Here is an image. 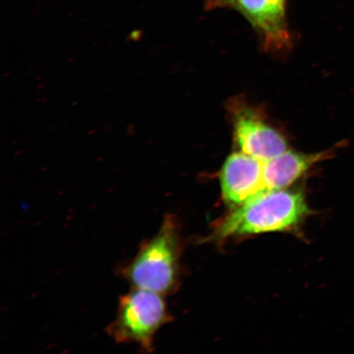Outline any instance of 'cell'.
Wrapping results in <instances>:
<instances>
[{
    "label": "cell",
    "mask_w": 354,
    "mask_h": 354,
    "mask_svg": "<svg viewBox=\"0 0 354 354\" xmlns=\"http://www.w3.org/2000/svg\"><path fill=\"white\" fill-rule=\"evenodd\" d=\"M162 296L132 288L119 299L116 317L107 333L118 344H135L143 353H151L155 335L171 320Z\"/></svg>",
    "instance_id": "cell-3"
},
{
    "label": "cell",
    "mask_w": 354,
    "mask_h": 354,
    "mask_svg": "<svg viewBox=\"0 0 354 354\" xmlns=\"http://www.w3.org/2000/svg\"><path fill=\"white\" fill-rule=\"evenodd\" d=\"M180 255L179 224L174 216L167 215L158 233L141 243L134 258L118 273L132 288L166 295L178 285Z\"/></svg>",
    "instance_id": "cell-2"
},
{
    "label": "cell",
    "mask_w": 354,
    "mask_h": 354,
    "mask_svg": "<svg viewBox=\"0 0 354 354\" xmlns=\"http://www.w3.org/2000/svg\"><path fill=\"white\" fill-rule=\"evenodd\" d=\"M335 149L326 151L305 153L288 149L279 156L263 162V176L267 192L290 187L307 171L332 157Z\"/></svg>",
    "instance_id": "cell-7"
},
{
    "label": "cell",
    "mask_w": 354,
    "mask_h": 354,
    "mask_svg": "<svg viewBox=\"0 0 354 354\" xmlns=\"http://www.w3.org/2000/svg\"><path fill=\"white\" fill-rule=\"evenodd\" d=\"M310 214L301 192L287 189L265 192L225 216L212 237L216 240L290 231Z\"/></svg>",
    "instance_id": "cell-1"
},
{
    "label": "cell",
    "mask_w": 354,
    "mask_h": 354,
    "mask_svg": "<svg viewBox=\"0 0 354 354\" xmlns=\"http://www.w3.org/2000/svg\"><path fill=\"white\" fill-rule=\"evenodd\" d=\"M220 183L224 201L231 206L243 203L267 192L263 162L241 151L234 152L221 170Z\"/></svg>",
    "instance_id": "cell-5"
},
{
    "label": "cell",
    "mask_w": 354,
    "mask_h": 354,
    "mask_svg": "<svg viewBox=\"0 0 354 354\" xmlns=\"http://www.w3.org/2000/svg\"><path fill=\"white\" fill-rule=\"evenodd\" d=\"M262 35L263 48L281 52L291 47L285 17V0H231Z\"/></svg>",
    "instance_id": "cell-6"
},
{
    "label": "cell",
    "mask_w": 354,
    "mask_h": 354,
    "mask_svg": "<svg viewBox=\"0 0 354 354\" xmlns=\"http://www.w3.org/2000/svg\"><path fill=\"white\" fill-rule=\"evenodd\" d=\"M227 107L239 151L267 162L289 149L286 137L266 121L262 112L242 99L230 100Z\"/></svg>",
    "instance_id": "cell-4"
}]
</instances>
